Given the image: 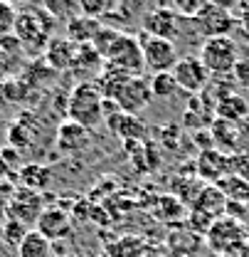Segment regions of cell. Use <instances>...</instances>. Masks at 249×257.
Segmentation results:
<instances>
[{
	"label": "cell",
	"mask_w": 249,
	"mask_h": 257,
	"mask_svg": "<svg viewBox=\"0 0 249 257\" xmlns=\"http://www.w3.org/2000/svg\"><path fill=\"white\" fill-rule=\"evenodd\" d=\"M52 25L55 18L42 8H25L18 10V20H15V35L23 42V50L30 55H45V47L52 37Z\"/></svg>",
	"instance_id": "1"
},
{
	"label": "cell",
	"mask_w": 249,
	"mask_h": 257,
	"mask_svg": "<svg viewBox=\"0 0 249 257\" xmlns=\"http://www.w3.org/2000/svg\"><path fill=\"white\" fill-rule=\"evenodd\" d=\"M101 104L104 96L94 87V82H79L72 92H69V101H67V119L84 126L87 131L96 128L104 121L101 114Z\"/></svg>",
	"instance_id": "2"
},
{
	"label": "cell",
	"mask_w": 249,
	"mask_h": 257,
	"mask_svg": "<svg viewBox=\"0 0 249 257\" xmlns=\"http://www.w3.org/2000/svg\"><path fill=\"white\" fill-rule=\"evenodd\" d=\"M207 247L219 257L229 255V252H239L249 242V227L229 215H222L207 230Z\"/></svg>",
	"instance_id": "3"
},
{
	"label": "cell",
	"mask_w": 249,
	"mask_h": 257,
	"mask_svg": "<svg viewBox=\"0 0 249 257\" xmlns=\"http://www.w3.org/2000/svg\"><path fill=\"white\" fill-rule=\"evenodd\" d=\"M200 60L207 67L210 74L215 77H227L232 74L234 64L239 60L237 55V42L229 37H210L202 42V50H200Z\"/></svg>",
	"instance_id": "4"
},
{
	"label": "cell",
	"mask_w": 249,
	"mask_h": 257,
	"mask_svg": "<svg viewBox=\"0 0 249 257\" xmlns=\"http://www.w3.org/2000/svg\"><path fill=\"white\" fill-rule=\"evenodd\" d=\"M104 62L109 67H116V69H121L126 74H131V77H141L146 64H143V52H141L138 37L128 35V32H121L119 40L114 42V47L109 50V55L104 57Z\"/></svg>",
	"instance_id": "5"
},
{
	"label": "cell",
	"mask_w": 249,
	"mask_h": 257,
	"mask_svg": "<svg viewBox=\"0 0 249 257\" xmlns=\"http://www.w3.org/2000/svg\"><path fill=\"white\" fill-rule=\"evenodd\" d=\"M192 25H195L197 32L205 35V40H210V37H229L232 28L237 25V18L232 15L229 5H224V3H205L202 10L195 15Z\"/></svg>",
	"instance_id": "6"
},
{
	"label": "cell",
	"mask_w": 249,
	"mask_h": 257,
	"mask_svg": "<svg viewBox=\"0 0 249 257\" xmlns=\"http://www.w3.org/2000/svg\"><path fill=\"white\" fill-rule=\"evenodd\" d=\"M138 45H141V52H143V64L153 72V74H160V72H173V67L178 64V52H175V45L168 42V40H160V37H153L148 32H138Z\"/></svg>",
	"instance_id": "7"
},
{
	"label": "cell",
	"mask_w": 249,
	"mask_h": 257,
	"mask_svg": "<svg viewBox=\"0 0 249 257\" xmlns=\"http://www.w3.org/2000/svg\"><path fill=\"white\" fill-rule=\"evenodd\" d=\"M42 210H45V195L28 191L23 186H18L15 193L10 195V200H8V218L20 220L23 225H28L30 230H35Z\"/></svg>",
	"instance_id": "8"
},
{
	"label": "cell",
	"mask_w": 249,
	"mask_h": 257,
	"mask_svg": "<svg viewBox=\"0 0 249 257\" xmlns=\"http://www.w3.org/2000/svg\"><path fill=\"white\" fill-rule=\"evenodd\" d=\"M173 77H175V82H178V89H183L187 94H202L205 87L210 84V72H207V67L202 64L200 57H195V55L180 57L178 64L173 67Z\"/></svg>",
	"instance_id": "9"
},
{
	"label": "cell",
	"mask_w": 249,
	"mask_h": 257,
	"mask_svg": "<svg viewBox=\"0 0 249 257\" xmlns=\"http://www.w3.org/2000/svg\"><path fill=\"white\" fill-rule=\"evenodd\" d=\"M151 99H153V94H151V79H146V77H128L114 101L119 104V109L124 114L138 116L151 104Z\"/></svg>",
	"instance_id": "10"
},
{
	"label": "cell",
	"mask_w": 249,
	"mask_h": 257,
	"mask_svg": "<svg viewBox=\"0 0 249 257\" xmlns=\"http://www.w3.org/2000/svg\"><path fill=\"white\" fill-rule=\"evenodd\" d=\"M143 32L173 42L180 35V18H178V13L173 8L158 5V8L146 13V18H143Z\"/></svg>",
	"instance_id": "11"
},
{
	"label": "cell",
	"mask_w": 249,
	"mask_h": 257,
	"mask_svg": "<svg viewBox=\"0 0 249 257\" xmlns=\"http://www.w3.org/2000/svg\"><path fill=\"white\" fill-rule=\"evenodd\" d=\"M232 156V154H229ZM229 156L222 154L217 149L200 151L195 161V173L205 186H217L224 176H229Z\"/></svg>",
	"instance_id": "12"
},
{
	"label": "cell",
	"mask_w": 249,
	"mask_h": 257,
	"mask_svg": "<svg viewBox=\"0 0 249 257\" xmlns=\"http://www.w3.org/2000/svg\"><path fill=\"white\" fill-rule=\"evenodd\" d=\"M35 230L45 240H50V242H64L72 235V218H69V213H64L62 208L52 205V208H45L42 210Z\"/></svg>",
	"instance_id": "13"
},
{
	"label": "cell",
	"mask_w": 249,
	"mask_h": 257,
	"mask_svg": "<svg viewBox=\"0 0 249 257\" xmlns=\"http://www.w3.org/2000/svg\"><path fill=\"white\" fill-rule=\"evenodd\" d=\"M77 57V45L67 37H50L47 47H45V55H42V62L47 64L52 72H67L72 69Z\"/></svg>",
	"instance_id": "14"
},
{
	"label": "cell",
	"mask_w": 249,
	"mask_h": 257,
	"mask_svg": "<svg viewBox=\"0 0 249 257\" xmlns=\"http://www.w3.org/2000/svg\"><path fill=\"white\" fill-rule=\"evenodd\" d=\"M104 121H106V128H109L114 136H119L121 141H128V139H133V141H146V136H148V126L143 124L141 116H131V114L119 111V114H114V116H109V119H104Z\"/></svg>",
	"instance_id": "15"
},
{
	"label": "cell",
	"mask_w": 249,
	"mask_h": 257,
	"mask_svg": "<svg viewBox=\"0 0 249 257\" xmlns=\"http://www.w3.org/2000/svg\"><path fill=\"white\" fill-rule=\"evenodd\" d=\"M89 144H92V139L84 126H79L69 119L57 126V149L62 154H82L89 149Z\"/></svg>",
	"instance_id": "16"
},
{
	"label": "cell",
	"mask_w": 249,
	"mask_h": 257,
	"mask_svg": "<svg viewBox=\"0 0 249 257\" xmlns=\"http://www.w3.org/2000/svg\"><path fill=\"white\" fill-rule=\"evenodd\" d=\"M52 178H55V173L45 163H23L20 171H18V186H23V188L35 193L47 191Z\"/></svg>",
	"instance_id": "17"
},
{
	"label": "cell",
	"mask_w": 249,
	"mask_h": 257,
	"mask_svg": "<svg viewBox=\"0 0 249 257\" xmlns=\"http://www.w3.org/2000/svg\"><path fill=\"white\" fill-rule=\"evenodd\" d=\"M192 210H200V213H205L207 218L217 220L222 215H227V198H224V193L219 191L217 186H205V188L200 191V195L195 198Z\"/></svg>",
	"instance_id": "18"
},
{
	"label": "cell",
	"mask_w": 249,
	"mask_h": 257,
	"mask_svg": "<svg viewBox=\"0 0 249 257\" xmlns=\"http://www.w3.org/2000/svg\"><path fill=\"white\" fill-rule=\"evenodd\" d=\"M99 30H101V20L87 18L82 13L67 20V40H72L74 45H89Z\"/></svg>",
	"instance_id": "19"
},
{
	"label": "cell",
	"mask_w": 249,
	"mask_h": 257,
	"mask_svg": "<svg viewBox=\"0 0 249 257\" xmlns=\"http://www.w3.org/2000/svg\"><path fill=\"white\" fill-rule=\"evenodd\" d=\"M30 114H20V119L8 126V146H13L18 151L30 149L32 141H35V121H30Z\"/></svg>",
	"instance_id": "20"
},
{
	"label": "cell",
	"mask_w": 249,
	"mask_h": 257,
	"mask_svg": "<svg viewBox=\"0 0 249 257\" xmlns=\"http://www.w3.org/2000/svg\"><path fill=\"white\" fill-rule=\"evenodd\" d=\"M215 116L222 119V121H229V124H237L242 119L249 116V104L244 96L239 94H232L227 99H222L217 106H215Z\"/></svg>",
	"instance_id": "21"
},
{
	"label": "cell",
	"mask_w": 249,
	"mask_h": 257,
	"mask_svg": "<svg viewBox=\"0 0 249 257\" xmlns=\"http://www.w3.org/2000/svg\"><path fill=\"white\" fill-rule=\"evenodd\" d=\"M210 134H212V139H215V149L222 151V154H227V156H229V151H234L237 144H239V131H237L234 124H229V121L215 119L212 126H210Z\"/></svg>",
	"instance_id": "22"
},
{
	"label": "cell",
	"mask_w": 249,
	"mask_h": 257,
	"mask_svg": "<svg viewBox=\"0 0 249 257\" xmlns=\"http://www.w3.org/2000/svg\"><path fill=\"white\" fill-rule=\"evenodd\" d=\"M101 64H104V57L94 50L92 42L89 45H77V57H74V64H72V72H77V74H92Z\"/></svg>",
	"instance_id": "23"
},
{
	"label": "cell",
	"mask_w": 249,
	"mask_h": 257,
	"mask_svg": "<svg viewBox=\"0 0 249 257\" xmlns=\"http://www.w3.org/2000/svg\"><path fill=\"white\" fill-rule=\"evenodd\" d=\"M52 255V242L45 240L37 230H30L23 245L18 247V257H50Z\"/></svg>",
	"instance_id": "24"
},
{
	"label": "cell",
	"mask_w": 249,
	"mask_h": 257,
	"mask_svg": "<svg viewBox=\"0 0 249 257\" xmlns=\"http://www.w3.org/2000/svg\"><path fill=\"white\" fill-rule=\"evenodd\" d=\"M217 188L224 193L227 203H249V183L237 176H224L217 183Z\"/></svg>",
	"instance_id": "25"
},
{
	"label": "cell",
	"mask_w": 249,
	"mask_h": 257,
	"mask_svg": "<svg viewBox=\"0 0 249 257\" xmlns=\"http://www.w3.org/2000/svg\"><path fill=\"white\" fill-rule=\"evenodd\" d=\"M28 232H30L28 225H23L20 220H13V218H8L5 223L0 225V237H3V242H5L8 247H13V250H18V247L23 245V240L28 237Z\"/></svg>",
	"instance_id": "26"
},
{
	"label": "cell",
	"mask_w": 249,
	"mask_h": 257,
	"mask_svg": "<svg viewBox=\"0 0 249 257\" xmlns=\"http://www.w3.org/2000/svg\"><path fill=\"white\" fill-rule=\"evenodd\" d=\"M156 215L160 220H178V218L185 215V205L175 195H158Z\"/></svg>",
	"instance_id": "27"
},
{
	"label": "cell",
	"mask_w": 249,
	"mask_h": 257,
	"mask_svg": "<svg viewBox=\"0 0 249 257\" xmlns=\"http://www.w3.org/2000/svg\"><path fill=\"white\" fill-rule=\"evenodd\" d=\"M202 188H205L202 181H190V178H185V176H178V178L173 181V186H170L173 195H175L178 200H190V205L195 203V198L200 195Z\"/></svg>",
	"instance_id": "28"
},
{
	"label": "cell",
	"mask_w": 249,
	"mask_h": 257,
	"mask_svg": "<svg viewBox=\"0 0 249 257\" xmlns=\"http://www.w3.org/2000/svg\"><path fill=\"white\" fill-rule=\"evenodd\" d=\"M178 92V82L173 77V72H160L151 77V94L156 99H170Z\"/></svg>",
	"instance_id": "29"
},
{
	"label": "cell",
	"mask_w": 249,
	"mask_h": 257,
	"mask_svg": "<svg viewBox=\"0 0 249 257\" xmlns=\"http://www.w3.org/2000/svg\"><path fill=\"white\" fill-rule=\"evenodd\" d=\"M143 250H146V245H143L141 237H136V235H126L116 247H109V255H114V257H141L143 255Z\"/></svg>",
	"instance_id": "30"
},
{
	"label": "cell",
	"mask_w": 249,
	"mask_h": 257,
	"mask_svg": "<svg viewBox=\"0 0 249 257\" xmlns=\"http://www.w3.org/2000/svg\"><path fill=\"white\" fill-rule=\"evenodd\" d=\"M114 8H116L114 0H82L79 3V13L87 18H94V20H104Z\"/></svg>",
	"instance_id": "31"
},
{
	"label": "cell",
	"mask_w": 249,
	"mask_h": 257,
	"mask_svg": "<svg viewBox=\"0 0 249 257\" xmlns=\"http://www.w3.org/2000/svg\"><path fill=\"white\" fill-rule=\"evenodd\" d=\"M119 35H121L119 28H106V25H101V30L94 35L92 47L101 55V57H106V55H109V50L114 47V42L119 40Z\"/></svg>",
	"instance_id": "32"
},
{
	"label": "cell",
	"mask_w": 249,
	"mask_h": 257,
	"mask_svg": "<svg viewBox=\"0 0 249 257\" xmlns=\"http://www.w3.org/2000/svg\"><path fill=\"white\" fill-rule=\"evenodd\" d=\"M158 139H160V146L168 149V151H178L180 146V136H183V126L178 124H165V126L156 128Z\"/></svg>",
	"instance_id": "33"
},
{
	"label": "cell",
	"mask_w": 249,
	"mask_h": 257,
	"mask_svg": "<svg viewBox=\"0 0 249 257\" xmlns=\"http://www.w3.org/2000/svg\"><path fill=\"white\" fill-rule=\"evenodd\" d=\"M202 0H178V3H173L170 8L178 13V18L180 20H195V15L202 10Z\"/></svg>",
	"instance_id": "34"
},
{
	"label": "cell",
	"mask_w": 249,
	"mask_h": 257,
	"mask_svg": "<svg viewBox=\"0 0 249 257\" xmlns=\"http://www.w3.org/2000/svg\"><path fill=\"white\" fill-rule=\"evenodd\" d=\"M15 20H18V10L10 3H3L0 0V37L3 35H10V32L15 30Z\"/></svg>",
	"instance_id": "35"
},
{
	"label": "cell",
	"mask_w": 249,
	"mask_h": 257,
	"mask_svg": "<svg viewBox=\"0 0 249 257\" xmlns=\"http://www.w3.org/2000/svg\"><path fill=\"white\" fill-rule=\"evenodd\" d=\"M92 210H94V203L89 198H77V200L72 203L69 218H74V220H79V223H87V220H92Z\"/></svg>",
	"instance_id": "36"
},
{
	"label": "cell",
	"mask_w": 249,
	"mask_h": 257,
	"mask_svg": "<svg viewBox=\"0 0 249 257\" xmlns=\"http://www.w3.org/2000/svg\"><path fill=\"white\" fill-rule=\"evenodd\" d=\"M229 176H237V178H242V181L249 183V156L232 154L229 156Z\"/></svg>",
	"instance_id": "37"
},
{
	"label": "cell",
	"mask_w": 249,
	"mask_h": 257,
	"mask_svg": "<svg viewBox=\"0 0 249 257\" xmlns=\"http://www.w3.org/2000/svg\"><path fill=\"white\" fill-rule=\"evenodd\" d=\"M0 50H3L8 57H15V60L25 52V50H23V42L18 40V35H15V32H10V35H3V37H0Z\"/></svg>",
	"instance_id": "38"
},
{
	"label": "cell",
	"mask_w": 249,
	"mask_h": 257,
	"mask_svg": "<svg viewBox=\"0 0 249 257\" xmlns=\"http://www.w3.org/2000/svg\"><path fill=\"white\" fill-rule=\"evenodd\" d=\"M215 223L212 218H207L205 213H200V210H192L190 208V215H187V227H192V230H200L202 235H207V230H210V225Z\"/></svg>",
	"instance_id": "39"
},
{
	"label": "cell",
	"mask_w": 249,
	"mask_h": 257,
	"mask_svg": "<svg viewBox=\"0 0 249 257\" xmlns=\"http://www.w3.org/2000/svg\"><path fill=\"white\" fill-rule=\"evenodd\" d=\"M0 159L5 161V166H8L13 173L20 171V151H18V149H13V146H3V149H0Z\"/></svg>",
	"instance_id": "40"
},
{
	"label": "cell",
	"mask_w": 249,
	"mask_h": 257,
	"mask_svg": "<svg viewBox=\"0 0 249 257\" xmlns=\"http://www.w3.org/2000/svg\"><path fill=\"white\" fill-rule=\"evenodd\" d=\"M192 141H195V146H197L200 151H210V149H215V139H212L210 128L195 131V134H192Z\"/></svg>",
	"instance_id": "41"
},
{
	"label": "cell",
	"mask_w": 249,
	"mask_h": 257,
	"mask_svg": "<svg viewBox=\"0 0 249 257\" xmlns=\"http://www.w3.org/2000/svg\"><path fill=\"white\" fill-rule=\"evenodd\" d=\"M232 79L242 87H249V60H237L234 69H232Z\"/></svg>",
	"instance_id": "42"
},
{
	"label": "cell",
	"mask_w": 249,
	"mask_h": 257,
	"mask_svg": "<svg viewBox=\"0 0 249 257\" xmlns=\"http://www.w3.org/2000/svg\"><path fill=\"white\" fill-rule=\"evenodd\" d=\"M15 57H8L3 50H0V84H5L8 82V77L15 72Z\"/></svg>",
	"instance_id": "43"
},
{
	"label": "cell",
	"mask_w": 249,
	"mask_h": 257,
	"mask_svg": "<svg viewBox=\"0 0 249 257\" xmlns=\"http://www.w3.org/2000/svg\"><path fill=\"white\" fill-rule=\"evenodd\" d=\"M237 25H239V30H242V35L249 40V10L244 13V15H239L237 18Z\"/></svg>",
	"instance_id": "44"
},
{
	"label": "cell",
	"mask_w": 249,
	"mask_h": 257,
	"mask_svg": "<svg viewBox=\"0 0 249 257\" xmlns=\"http://www.w3.org/2000/svg\"><path fill=\"white\" fill-rule=\"evenodd\" d=\"M8 220V198L5 195H0V225Z\"/></svg>",
	"instance_id": "45"
},
{
	"label": "cell",
	"mask_w": 249,
	"mask_h": 257,
	"mask_svg": "<svg viewBox=\"0 0 249 257\" xmlns=\"http://www.w3.org/2000/svg\"><path fill=\"white\" fill-rule=\"evenodd\" d=\"M10 176H13V171L5 166V161L0 159V181H5V178H10Z\"/></svg>",
	"instance_id": "46"
}]
</instances>
